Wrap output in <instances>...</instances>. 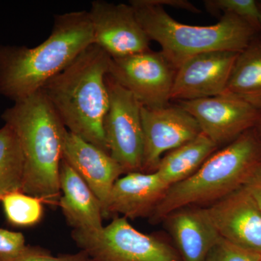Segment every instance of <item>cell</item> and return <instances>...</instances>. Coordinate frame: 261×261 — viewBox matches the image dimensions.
<instances>
[{
	"mask_svg": "<svg viewBox=\"0 0 261 261\" xmlns=\"http://www.w3.org/2000/svg\"><path fill=\"white\" fill-rule=\"evenodd\" d=\"M94 43L88 11L56 15L39 45L0 50V92L15 102L35 94Z\"/></svg>",
	"mask_w": 261,
	"mask_h": 261,
	"instance_id": "1",
	"label": "cell"
},
{
	"mask_svg": "<svg viewBox=\"0 0 261 261\" xmlns=\"http://www.w3.org/2000/svg\"><path fill=\"white\" fill-rule=\"evenodd\" d=\"M110 60L97 44H91L40 90L68 132L109 154L104 120L109 107Z\"/></svg>",
	"mask_w": 261,
	"mask_h": 261,
	"instance_id": "2",
	"label": "cell"
},
{
	"mask_svg": "<svg viewBox=\"0 0 261 261\" xmlns=\"http://www.w3.org/2000/svg\"><path fill=\"white\" fill-rule=\"evenodd\" d=\"M24 156L22 192L56 204L61 195L60 166L66 127L42 91L16 101L3 113Z\"/></svg>",
	"mask_w": 261,
	"mask_h": 261,
	"instance_id": "3",
	"label": "cell"
},
{
	"mask_svg": "<svg viewBox=\"0 0 261 261\" xmlns=\"http://www.w3.org/2000/svg\"><path fill=\"white\" fill-rule=\"evenodd\" d=\"M129 4L149 40L159 43L161 53L176 70L184 62L202 53H240L258 32L232 15H221L214 25H192L175 20L152 0H132Z\"/></svg>",
	"mask_w": 261,
	"mask_h": 261,
	"instance_id": "4",
	"label": "cell"
},
{
	"mask_svg": "<svg viewBox=\"0 0 261 261\" xmlns=\"http://www.w3.org/2000/svg\"><path fill=\"white\" fill-rule=\"evenodd\" d=\"M261 162V139L255 128L247 130L214 152L192 176L172 185L149 218L162 222L173 211L208 205L243 186L247 175Z\"/></svg>",
	"mask_w": 261,
	"mask_h": 261,
	"instance_id": "5",
	"label": "cell"
},
{
	"mask_svg": "<svg viewBox=\"0 0 261 261\" xmlns=\"http://www.w3.org/2000/svg\"><path fill=\"white\" fill-rule=\"evenodd\" d=\"M71 238L92 261H182L176 249L116 217L96 231L73 229Z\"/></svg>",
	"mask_w": 261,
	"mask_h": 261,
	"instance_id": "6",
	"label": "cell"
},
{
	"mask_svg": "<svg viewBox=\"0 0 261 261\" xmlns=\"http://www.w3.org/2000/svg\"><path fill=\"white\" fill-rule=\"evenodd\" d=\"M109 107L104 130L110 154L124 173L142 172L143 130L142 105L135 96L108 74Z\"/></svg>",
	"mask_w": 261,
	"mask_h": 261,
	"instance_id": "7",
	"label": "cell"
},
{
	"mask_svg": "<svg viewBox=\"0 0 261 261\" xmlns=\"http://www.w3.org/2000/svg\"><path fill=\"white\" fill-rule=\"evenodd\" d=\"M176 69L160 51L149 50L110 60L108 75L135 96L142 106H167Z\"/></svg>",
	"mask_w": 261,
	"mask_h": 261,
	"instance_id": "8",
	"label": "cell"
},
{
	"mask_svg": "<svg viewBox=\"0 0 261 261\" xmlns=\"http://www.w3.org/2000/svg\"><path fill=\"white\" fill-rule=\"evenodd\" d=\"M178 104L195 118L202 133L219 147L255 128L261 116L260 110L228 94Z\"/></svg>",
	"mask_w": 261,
	"mask_h": 261,
	"instance_id": "9",
	"label": "cell"
},
{
	"mask_svg": "<svg viewBox=\"0 0 261 261\" xmlns=\"http://www.w3.org/2000/svg\"><path fill=\"white\" fill-rule=\"evenodd\" d=\"M143 130L142 172H155L163 154L177 148L202 133L198 123L180 106L141 108Z\"/></svg>",
	"mask_w": 261,
	"mask_h": 261,
	"instance_id": "10",
	"label": "cell"
},
{
	"mask_svg": "<svg viewBox=\"0 0 261 261\" xmlns=\"http://www.w3.org/2000/svg\"><path fill=\"white\" fill-rule=\"evenodd\" d=\"M94 44L111 58L150 50V40L128 4L97 0L88 11Z\"/></svg>",
	"mask_w": 261,
	"mask_h": 261,
	"instance_id": "11",
	"label": "cell"
},
{
	"mask_svg": "<svg viewBox=\"0 0 261 261\" xmlns=\"http://www.w3.org/2000/svg\"><path fill=\"white\" fill-rule=\"evenodd\" d=\"M239 53L218 51L192 57L177 68L171 100H194L224 94Z\"/></svg>",
	"mask_w": 261,
	"mask_h": 261,
	"instance_id": "12",
	"label": "cell"
},
{
	"mask_svg": "<svg viewBox=\"0 0 261 261\" xmlns=\"http://www.w3.org/2000/svg\"><path fill=\"white\" fill-rule=\"evenodd\" d=\"M205 208L221 238L261 255V211L243 186Z\"/></svg>",
	"mask_w": 261,
	"mask_h": 261,
	"instance_id": "13",
	"label": "cell"
},
{
	"mask_svg": "<svg viewBox=\"0 0 261 261\" xmlns=\"http://www.w3.org/2000/svg\"><path fill=\"white\" fill-rule=\"evenodd\" d=\"M63 159L83 178L102 207V215L113 185L123 174L111 154L70 132L65 135Z\"/></svg>",
	"mask_w": 261,
	"mask_h": 261,
	"instance_id": "14",
	"label": "cell"
},
{
	"mask_svg": "<svg viewBox=\"0 0 261 261\" xmlns=\"http://www.w3.org/2000/svg\"><path fill=\"white\" fill-rule=\"evenodd\" d=\"M168 188L156 171L126 173L113 185L103 219L118 214L126 219H149Z\"/></svg>",
	"mask_w": 261,
	"mask_h": 261,
	"instance_id": "15",
	"label": "cell"
},
{
	"mask_svg": "<svg viewBox=\"0 0 261 261\" xmlns=\"http://www.w3.org/2000/svg\"><path fill=\"white\" fill-rule=\"evenodd\" d=\"M163 221L182 261H203L221 238L205 207H181L168 215Z\"/></svg>",
	"mask_w": 261,
	"mask_h": 261,
	"instance_id": "16",
	"label": "cell"
},
{
	"mask_svg": "<svg viewBox=\"0 0 261 261\" xmlns=\"http://www.w3.org/2000/svg\"><path fill=\"white\" fill-rule=\"evenodd\" d=\"M60 187L63 196L60 206L67 223L73 229L96 231L103 227L102 207L83 178L62 159Z\"/></svg>",
	"mask_w": 261,
	"mask_h": 261,
	"instance_id": "17",
	"label": "cell"
},
{
	"mask_svg": "<svg viewBox=\"0 0 261 261\" xmlns=\"http://www.w3.org/2000/svg\"><path fill=\"white\" fill-rule=\"evenodd\" d=\"M219 147L201 133L161 159L156 172L168 187L192 176Z\"/></svg>",
	"mask_w": 261,
	"mask_h": 261,
	"instance_id": "18",
	"label": "cell"
},
{
	"mask_svg": "<svg viewBox=\"0 0 261 261\" xmlns=\"http://www.w3.org/2000/svg\"><path fill=\"white\" fill-rule=\"evenodd\" d=\"M224 94L240 98L261 111V40L254 39L239 53Z\"/></svg>",
	"mask_w": 261,
	"mask_h": 261,
	"instance_id": "19",
	"label": "cell"
},
{
	"mask_svg": "<svg viewBox=\"0 0 261 261\" xmlns=\"http://www.w3.org/2000/svg\"><path fill=\"white\" fill-rule=\"evenodd\" d=\"M24 156L14 130L5 124L0 128V202L12 192H22Z\"/></svg>",
	"mask_w": 261,
	"mask_h": 261,
	"instance_id": "20",
	"label": "cell"
},
{
	"mask_svg": "<svg viewBox=\"0 0 261 261\" xmlns=\"http://www.w3.org/2000/svg\"><path fill=\"white\" fill-rule=\"evenodd\" d=\"M1 202L7 220L13 226H34L42 220L43 201L37 197L15 192L5 196Z\"/></svg>",
	"mask_w": 261,
	"mask_h": 261,
	"instance_id": "21",
	"label": "cell"
},
{
	"mask_svg": "<svg viewBox=\"0 0 261 261\" xmlns=\"http://www.w3.org/2000/svg\"><path fill=\"white\" fill-rule=\"evenodd\" d=\"M203 4L211 14L234 15L250 23L257 32L261 31L260 10L255 0H205Z\"/></svg>",
	"mask_w": 261,
	"mask_h": 261,
	"instance_id": "22",
	"label": "cell"
},
{
	"mask_svg": "<svg viewBox=\"0 0 261 261\" xmlns=\"http://www.w3.org/2000/svg\"><path fill=\"white\" fill-rule=\"evenodd\" d=\"M261 255L220 238L203 261H260Z\"/></svg>",
	"mask_w": 261,
	"mask_h": 261,
	"instance_id": "23",
	"label": "cell"
},
{
	"mask_svg": "<svg viewBox=\"0 0 261 261\" xmlns=\"http://www.w3.org/2000/svg\"><path fill=\"white\" fill-rule=\"evenodd\" d=\"M6 261H91V259L82 250L78 253L53 256L50 252L42 247L27 246L18 257Z\"/></svg>",
	"mask_w": 261,
	"mask_h": 261,
	"instance_id": "24",
	"label": "cell"
},
{
	"mask_svg": "<svg viewBox=\"0 0 261 261\" xmlns=\"http://www.w3.org/2000/svg\"><path fill=\"white\" fill-rule=\"evenodd\" d=\"M27 247L23 233L0 228V261L18 257Z\"/></svg>",
	"mask_w": 261,
	"mask_h": 261,
	"instance_id": "25",
	"label": "cell"
},
{
	"mask_svg": "<svg viewBox=\"0 0 261 261\" xmlns=\"http://www.w3.org/2000/svg\"><path fill=\"white\" fill-rule=\"evenodd\" d=\"M243 187L261 211V162L247 175Z\"/></svg>",
	"mask_w": 261,
	"mask_h": 261,
	"instance_id": "26",
	"label": "cell"
},
{
	"mask_svg": "<svg viewBox=\"0 0 261 261\" xmlns=\"http://www.w3.org/2000/svg\"><path fill=\"white\" fill-rule=\"evenodd\" d=\"M152 1L156 5H160L163 8L165 6H170L177 9L187 10L193 13H200L198 8H196L195 5L187 0H152Z\"/></svg>",
	"mask_w": 261,
	"mask_h": 261,
	"instance_id": "27",
	"label": "cell"
},
{
	"mask_svg": "<svg viewBox=\"0 0 261 261\" xmlns=\"http://www.w3.org/2000/svg\"><path fill=\"white\" fill-rule=\"evenodd\" d=\"M255 130H256L257 135L261 139V116L260 119H259L258 123H257V126H255Z\"/></svg>",
	"mask_w": 261,
	"mask_h": 261,
	"instance_id": "28",
	"label": "cell"
},
{
	"mask_svg": "<svg viewBox=\"0 0 261 261\" xmlns=\"http://www.w3.org/2000/svg\"><path fill=\"white\" fill-rule=\"evenodd\" d=\"M258 3L259 10H260V25H261V1L257 2Z\"/></svg>",
	"mask_w": 261,
	"mask_h": 261,
	"instance_id": "29",
	"label": "cell"
},
{
	"mask_svg": "<svg viewBox=\"0 0 261 261\" xmlns=\"http://www.w3.org/2000/svg\"><path fill=\"white\" fill-rule=\"evenodd\" d=\"M91 261H92V260H91Z\"/></svg>",
	"mask_w": 261,
	"mask_h": 261,
	"instance_id": "30",
	"label": "cell"
},
{
	"mask_svg": "<svg viewBox=\"0 0 261 261\" xmlns=\"http://www.w3.org/2000/svg\"><path fill=\"white\" fill-rule=\"evenodd\" d=\"M261 261V260H260Z\"/></svg>",
	"mask_w": 261,
	"mask_h": 261,
	"instance_id": "31",
	"label": "cell"
}]
</instances>
